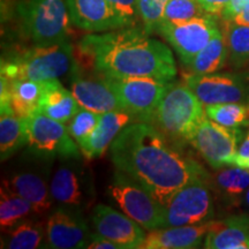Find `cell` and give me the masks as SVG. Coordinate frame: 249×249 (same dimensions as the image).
I'll return each mask as SVG.
<instances>
[{"mask_svg": "<svg viewBox=\"0 0 249 249\" xmlns=\"http://www.w3.org/2000/svg\"><path fill=\"white\" fill-rule=\"evenodd\" d=\"M171 142L154 124L135 121L121 130L110 147L117 170L138 181L161 205L193 180L210 177L180 150V144Z\"/></svg>", "mask_w": 249, "mask_h": 249, "instance_id": "1", "label": "cell"}, {"mask_svg": "<svg viewBox=\"0 0 249 249\" xmlns=\"http://www.w3.org/2000/svg\"><path fill=\"white\" fill-rule=\"evenodd\" d=\"M80 51L105 77H155L172 82L177 65L171 50L144 28L114 29L83 37Z\"/></svg>", "mask_w": 249, "mask_h": 249, "instance_id": "2", "label": "cell"}, {"mask_svg": "<svg viewBox=\"0 0 249 249\" xmlns=\"http://www.w3.org/2000/svg\"><path fill=\"white\" fill-rule=\"evenodd\" d=\"M76 60L70 42L24 49L1 60V75L8 80H58L71 74Z\"/></svg>", "mask_w": 249, "mask_h": 249, "instance_id": "3", "label": "cell"}, {"mask_svg": "<svg viewBox=\"0 0 249 249\" xmlns=\"http://www.w3.org/2000/svg\"><path fill=\"white\" fill-rule=\"evenodd\" d=\"M207 118L205 107L185 83L171 82L158 105L154 121L172 142H192Z\"/></svg>", "mask_w": 249, "mask_h": 249, "instance_id": "4", "label": "cell"}, {"mask_svg": "<svg viewBox=\"0 0 249 249\" xmlns=\"http://www.w3.org/2000/svg\"><path fill=\"white\" fill-rule=\"evenodd\" d=\"M17 15L23 35L34 45L67 40L71 18L66 0H18Z\"/></svg>", "mask_w": 249, "mask_h": 249, "instance_id": "5", "label": "cell"}, {"mask_svg": "<svg viewBox=\"0 0 249 249\" xmlns=\"http://www.w3.org/2000/svg\"><path fill=\"white\" fill-rule=\"evenodd\" d=\"M24 157L26 161L9 172L2 180V186L27 198L33 204L36 214H48L55 207L50 191L51 170L55 160L37 156L29 150Z\"/></svg>", "mask_w": 249, "mask_h": 249, "instance_id": "6", "label": "cell"}, {"mask_svg": "<svg viewBox=\"0 0 249 249\" xmlns=\"http://www.w3.org/2000/svg\"><path fill=\"white\" fill-rule=\"evenodd\" d=\"M54 165L50 182L54 204L83 213L95 201V188L82 158H58Z\"/></svg>", "mask_w": 249, "mask_h": 249, "instance_id": "7", "label": "cell"}, {"mask_svg": "<svg viewBox=\"0 0 249 249\" xmlns=\"http://www.w3.org/2000/svg\"><path fill=\"white\" fill-rule=\"evenodd\" d=\"M107 192L110 200L145 231L163 227L164 205L127 174L117 170Z\"/></svg>", "mask_w": 249, "mask_h": 249, "instance_id": "8", "label": "cell"}, {"mask_svg": "<svg viewBox=\"0 0 249 249\" xmlns=\"http://www.w3.org/2000/svg\"><path fill=\"white\" fill-rule=\"evenodd\" d=\"M210 177L197 178L171 196L164 205L163 227L197 225L214 216Z\"/></svg>", "mask_w": 249, "mask_h": 249, "instance_id": "9", "label": "cell"}, {"mask_svg": "<svg viewBox=\"0 0 249 249\" xmlns=\"http://www.w3.org/2000/svg\"><path fill=\"white\" fill-rule=\"evenodd\" d=\"M105 80L123 110L132 114L136 121L148 124L154 121L158 105L171 83L148 76L124 79L105 77Z\"/></svg>", "mask_w": 249, "mask_h": 249, "instance_id": "10", "label": "cell"}, {"mask_svg": "<svg viewBox=\"0 0 249 249\" xmlns=\"http://www.w3.org/2000/svg\"><path fill=\"white\" fill-rule=\"evenodd\" d=\"M26 120L29 135L28 150L33 154L51 160L81 157L83 155L65 124L43 113H35Z\"/></svg>", "mask_w": 249, "mask_h": 249, "instance_id": "11", "label": "cell"}, {"mask_svg": "<svg viewBox=\"0 0 249 249\" xmlns=\"http://www.w3.org/2000/svg\"><path fill=\"white\" fill-rule=\"evenodd\" d=\"M185 85L204 107L225 103H249L248 73H211L183 76Z\"/></svg>", "mask_w": 249, "mask_h": 249, "instance_id": "12", "label": "cell"}, {"mask_svg": "<svg viewBox=\"0 0 249 249\" xmlns=\"http://www.w3.org/2000/svg\"><path fill=\"white\" fill-rule=\"evenodd\" d=\"M219 30L214 15L205 14L178 23H161L157 33L170 43L187 67L198 52L209 44Z\"/></svg>", "mask_w": 249, "mask_h": 249, "instance_id": "13", "label": "cell"}, {"mask_svg": "<svg viewBox=\"0 0 249 249\" xmlns=\"http://www.w3.org/2000/svg\"><path fill=\"white\" fill-rule=\"evenodd\" d=\"M242 130L230 128L205 118L192 140L202 158L214 170L232 165L241 143Z\"/></svg>", "mask_w": 249, "mask_h": 249, "instance_id": "14", "label": "cell"}, {"mask_svg": "<svg viewBox=\"0 0 249 249\" xmlns=\"http://www.w3.org/2000/svg\"><path fill=\"white\" fill-rule=\"evenodd\" d=\"M90 232L83 213L57 207L46 219L45 248L79 249L87 248Z\"/></svg>", "mask_w": 249, "mask_h": 249, "instance_id": "15", "label": "cell"}, {"mask_svg": "<svg viewBox=\"0 0 249 249\" xmlns=\"http://www.w3.org/2000/svg\"><path fill=\"white\" fill-rule=\"evenodd\" d=\"M91 224L95 232L116 242L121 249L142 247L147 233L143 227L124 213L105 204H98L91 213Z\"/></svg>", "mask_w": 249, "mask_h": 249, "instance_id": "16", "label": "cell"}, {"mask_svg": "<svg viewBox=\"0 0 249 249\" xmlns=\"http://www.w3.org/2000/svg\"><path fill=\"white\" fill-rule=\"evenodd\" d=\"M80 70L76 62L71 71V91L81 107L99 114L123 110L104 76L97 71L86 74Z\"/></svg>", "mask_w": 249, "mask_h": 249, "instance_id": "17", "label": "cell"}, {"mask_svg": "<svg viewBox=\"0 0 249 249\" xmlns=\"http://www.w3.org/2000/svg\"><path fill=\"white\" fill-rule=\"evenodd\" d=\"M71 23L89 33H105L126 24L107 0H66Z\"/></svg>", "mask_w": 249, "mask_h": 249, "instance_id": "18", "label": "cell"}, {"mask_svg": "<svg viewBox=\"0 0 249 249\" xmlns=\"http://www.w3.org/2000/svg\"><path fill=\"white\" fill-rule=\"evenodd\" d=\"M211 222L197 225L160 227L148 231L143 241V249H192L198 248L210 231Z\"/></svg>", "mask_w": 249, "mask_h": 249, "instance_id": "19", "label": "cell"}, {"mask_svg": "<svg viewBox=\"0 0 249 249\" xmlns=\"http://www.w3.org/2000/svg\"><path fill=\"white\" fill-rule=\"evenodd\" d=\"M135 121L132 114L124 110L103 113L98 124L89 138L79 144L83 156L87 160L102 157L121 130Z\"/></svg>", "mask_w": 249, "mask_h": 249, "instance_id": "20", "label": "cell"}, {"mask_svg": "<svg viewBox=\"0 0 249 249\" xmlns=\"http://www.w3.org/2000/svg\"><path fill=\"white\" fill-rule=\"evenodd\" d=\"M203 245L209 249H249V216L236 214L213 220Z\"/></svg>", "mask_w": 249, "mask_h": 249, "instance_id": "21", "label": "cell"}, {"mask_svg": "<svg viewBox=\"0 0 249 249\" xmlns=\"http://www.w3.org/2000/svg\"><path fill=\"white\" fill-rule=\"evenodd\" d=\"M81 108L73 92L65 88L58 80H50L39 101L37 113H43L59 123L67 124Z\"/></svg>", "mask_w": 249, "mask_h": 249, "instance_id": "22", "label": "cell"}, {"mask_svg": "<svg viewBox=\"0 0 249 249\" xmlns=\"http://www.w3.org/2000/svg\"><path fill=\"white\" fill-rule=\"evenodd\" d=\"M27 120L18 117L11 104H0V157L1 161L9 160L28 145Z\"/></svg>", "mask_w": 249, "mask_h": 249, "instance_id": "23", "label": "cell"}, {"mask_svg": "<svg viewBox=\"0 0 249 249\" xmlns=\"http://www.w3.org/2000/svg\"><path fill=\"white\" fill-rule=\"evenodd\" d=\"M46 223L28 217L2 231L1 248H45Z\"/></svg>", "mask_w": 249, "mask_h": 249, "instance_id": "24", "label": "cell"}, {"mask_svg": "<svg viewBox=\"0 0 249 249\" xmlns=\"http://www.w3.org/2000/svg\"><path fill=\"white\" fill-rule=\"evenodd\" d=\"M7 79V77H6ZM9 104L18 117L28 118L37 113L39 101L46 88L48 81L8 80Z\"/></svg>", "mask_w": 249, "mask_h": 249, "instance_id": "25", "label": "cell"}, {"mask_svg": "<svg viewBox=\"0 0 249 249\" xmlns=\"http://www.w3.org/2000/svg\"><path fill=\"white\" fill-rule=\"evenodd\" d=\"M209 183L224 201L238 205L249 188V171L239 166L224 169L210 177Z\"/></svg>", "mask_w": 249, "mask_h": 249, "instance_id": "26", "label": "cell"}, {"mask_svg": "<svg viewBox=\"0 0 249 249\" xmlns=\"http://www.w3.org/2000/svg\"><path fill=\"white\" fill-rule=\"evenodd\" d=\"M227 57H229V50H227L225 36L220 30L213 37L209 44L198 52L191 64L187 66L191 74H203L216 73L225 66Z\"/></svg>", "mask_w": 249, "mask_h": 249, "instance_id": "27", "label": "cell"}, {"mask_svg": "<svg viewBox=\"0 0 249 249\" xmlns=\"http://www.w3.org/2000/svg\"><path fill=\"white\" fill-rule=\"evenodd\" d=\"M31 214H36L33 204L27 198L9 191L1 185L0 189V226L1 232Z\"/></svg>", "mask_w": 249, "mask_h": 249, "instance_id": "28", "label": "cell"}, {"mask_svg": "<svg viewBox=\"0 0 249 249\" xmlns=\"http://www.w3.org/2000/svg\"><path fill=\"white\" fill-rule=\"evenodd\" d=\"M209 119L230 128L249 127V103H225L205 107Z\"/></svg>", "mask_w": 249, "mask_h": 249, "instance_id": "29", "label": "cell"}, {"mask_svg": "<svg viewBox=\"0 0 249 249\" xmlns=\"http://www.w3.org/2000/svg\"><path fill=\"white\" fill-rule=\"evenodd\" d=\"M225 39L233 66L242 67L249 64V26L226 21Z\"/></svg>", "mask_w": 249, "mask_h": 249, "instance_id": "30", "label": "cell"}, {"mask_svg": "<svg viewBox=\"0 0 249 249\" xmlns=\"http://www.w3.org/2000/svg\"><path fill=\"white\" fill-rule=\"evenodd\" d=\"M205 14L208 13L196 0H170L165 8L161 23L183 22Z\"/></svg>", "mask_w": 249, "mask_h": 249, "instance_id": "31", "label": "cell"}, {"mask_svg": "<svg viewBox=\"0 0 249 249\" xmlns=\"http://www.w3.org/2000/svg\"><path fill=\"white\" fill-rule=\"evenodd\" d=\"M170 0H138V15L147 33L157 31Z\"/></svg>", "mask_w": 249, "mask_h": 249, "instance_id": "32", "label": "cell"}, {"mask_svg": "<svg viewBox=\"0 0 249 249\" xmlns=\"http://www.w3.org/2000/svg\"><path fill=\"white\" fill-rule=\"evenodd\" d=\"M102 114L96 113V112L81 108L77 113L74 116L73 119L70 121L68 130L77 144L82 143L90 136V134L93 132L101 119Z\"/></svg>", "mask_w": 249, "mask_h": 249, "instance_id": "33", "label": "cell"}, {"mask_svg": "<svg viewBox=\"0 0 249 249\" xmlns=\"http://www.w3.org/2000/svg\"><path fill=\"white\" fill-rule=\"evenodd\" d=\"M124 24L132 26L138 15V0H107Z\"/></svg>", "mask_w": 249, "mask_h": 249, "instance_id": "34", "label": "cell"}, {"mask_svg": "<svg viewBox=\"0 0 249 249\" xmlns=\"http://www.w3.org/2000/svg\"><path fill=\"white\" fill-rule=\"evenodd\" d=\"M249 4V0H229L220 13L224 21H232Z\"/></svg>", "mask_w": 249, "mask_h": 249, "instance_id": "35", "label": "cell"}, {"mask_svg": "<svg viewBox=\"0 0 249 249\" xmlns=\"http://www.w3.org/2000/svg\"><path fill=\"white\" fill-rule=\"evenodd\" d=\"M88 249H121V247L116 242L108 240L97 232H91L90 234L88 245H87Z\"/></svg>", "mask_w": 249, "mask_h": 249, "instance_id": "36", "label": "cell"}, {"mask_svg": "<svg viewBox=\"0 0 249 249\" xmlns=\"http://www.w3.org/2000/svg\"><path fill=\"white\" fill-rule=\"evenodd\" d=\"M201 7L204 9L205 13L211 15H218L222 13L229 0H196Z\"/></svg>", "mask_w": 249, "mask_h": 249, "instance_id": "37", "label": "cell"}, {"mask_svg": "<svg viewBox=\"0 0 249 249\" xmlns=\"http://www.w3.org/2000/svg\"><path fill=\"white\" fill-rule=\"evenodd\" d=\"M232 21L238 24H247V26H249V4Z\"/></svg>", "mask_w": 249, "mask_h": 249, "instance_id": "38", "label": "cell"}, {"mask_svg": "<svg viewBox=\"0 0 249 249\" xmlns=\"http://www.w3.org/2000/svg\"><path fill=\"white\" fill-rule=\"evenodd\" d=\"M233 166H239L241 169H245L249 171V157H245V156H240L236 154L234 160L232 163Z\"/></svg>", "mask_w": 249, "mask_h": 249, "instance_id": "39", "label": "cell"}, {"mask_svg": "<svg viewBox=\"0 0 249 249\" xmlns=\"http://www.w3.org/2000/svg\"><path fill=\"white\" fill-rule=\"evenodd\" d=\"M238 155L249 157V132L247 133V135H246V138L241 141V144L239 145Z\"/></svg>", "mask_w": 249, "mask_h": 249, "instance_id": "40", "label": "cell"}, {"mask_svg": "<svg viewBox=\"0 0 249 249\" xmlns=\"http://www.w3.org/2000/svg\"><path fill=\"white\" fill-rule=\"evenodd\" d=\"M242 203L246 207V210L249 213V188L247 189V192H246V194L244 196V200H242Z\"/></svg>", "mask_w": 249, "mask_h": 249, "instance_id": "41", "label": "cell"}]
</instances>
